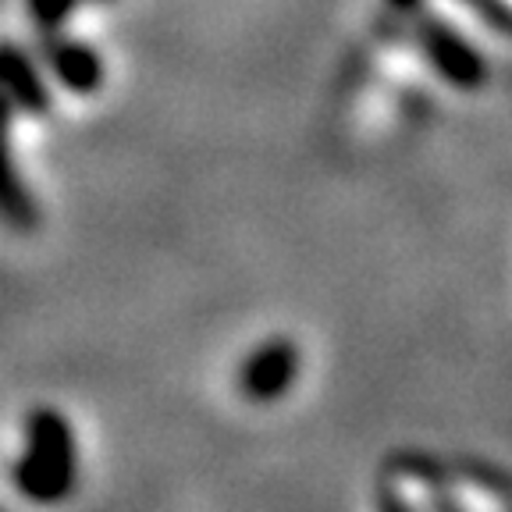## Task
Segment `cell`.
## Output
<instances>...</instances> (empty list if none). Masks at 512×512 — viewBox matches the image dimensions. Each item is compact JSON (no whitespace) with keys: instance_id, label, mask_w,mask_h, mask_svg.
<instances>
[{"instance_id":"cell-1","label":"cell","mask_w":512,"mask_h":512,"mask_svg":"<svg viewBox=\"0 0 512 512\" xmlns=\"http://www.w3.org/2000/svg\"><path fill=\"white\" fill-rule=\"evenodd\" d=\"M79 480V448L68 416L36 406L25 416V452L15 463V488L32 505H61Z\"/></svg>"},{"instance_id":"cell-2","label":"cell","mask_w":512,"mask_h":512,"mask_svg":"<svg viewBox=\"0 0 512 512\" xmlns=\"http://www.w3.org/2000/svg\"><path fill=\"white\" fill-rule=\"evenodd\" d=\"M416 43L424 50L427 64L448 82V86L473 93L488 82V64L480 57V50L466 40L463 32H456L445 18L424 15L416 22Z\"/></svg>"},{"instance_id":"cell-3","label":"cell","mask_w":512,"mask_h":512,"mask_svg":"<svg viewBox=\"0 0 512 512\" xmlns=\"http://www.w3.org/2000/svg\"><path fill=\"white\" fill-rule=\"evenodd\" d=\"M303 370V356L292 338H267L264 345H256L239 367V392L256 406H271V402L285 399L299 381Z\"/></svg>"},{"instance_id":"cell-4","label":"cell","mask_w":512,"mask_h":512,"mask_svg":"<svg viewBox=\"0 0 512 512\" xmlns=\"http://www.w3.org/2000/svg\"><path fill=\"white\" fill-rule=\"evenodd\" d=\"M43 57H47L50 72L57 75L68 93L75 96H93L96 89L104 86V61L89 43L68 40L61 32H43Z\"/></svg>"},{"instance_id":"cell-5","label":"cell","mask_w":512,"mask_h":512,"mask_svg":"<svg viewBox=\"0 0 512 512\" xmlns=\"http://www.w3.org/2000/svg\"><path fill=\"white\" fill-rule=\"evenodd\" d=\"M0 79H4V96H8V107L22 114H32V118H43L50 114V86L43 79L40 64L32 61L18 43H8L4 47V61H0Z\"/></svg>"},{"instance_id":"cell-6","label":"cell","mask_w":512,"mask_h":512,"mask_svg":"<svg viewBox=\"0 0 512 512\" xmlns=\"http://www.w3.org/2000/svg\"><path fill=\"white\" fill-rule=\"evenodd\" d=\"M4 217L15 232H36V224H40V207L32 200L29 185L22 182V171H18L15 157L8 153V171H4Z\"/></svg>"},{"instance_id":"cell-7","label":"cell","mask_w":512,"mask_h":512,"mask_svg":"<svg viewBox=\"0 0 512 512\" xmlns=\"http://www.w3.org/2000/svg\"><path fill=\"white\" fill-rule=\"evenodd\" d=\"M82 0H25V11L40 32H57Z\"/></svg>"},{"instance_id":"cell-8","label":"cell","mask_w":512,"mask_h":512,"mask_svg":"<svg viewBox=\"0 0 512 512\" xmlns=\"http://www.w3.org/2000/svg\"><path fill=\"white\" fill-rule=\"evenodd\" d=\"M377 502H381V512H413V509H409V502L395 488H381Z\"/></svg>"},{"instance_id":"cell-9","label":"cell","mask_w":512,"mask_h":512,"mask_svg":"<svg viewBox=\"0 0 512 512\" xmlns=\"http://www.w3.org/2000/svg\"><path fill=\"white\" fill-rule=\"evenodd\" d=\"M434 512H463V509H459V505L452 502L448 495H441V491H438V495H434Z\"/></svg>"},{"instance_id":"cell-10","label":"cell","mask_w":512,"mask_h":512,"mask_svg":"<svg viewBox=\"0 0 512 512\" xmlns=\"http://www.w3.org/2000/svg\"><path fill=\"white\" fill-rule=\"evenodd\" d=\"M392 4H395V8H413L416 0H392Z\"/></svg>"}]
</instances>
